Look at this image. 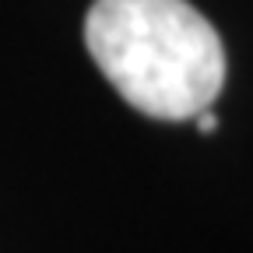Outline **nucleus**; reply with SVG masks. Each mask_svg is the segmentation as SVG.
Returning a JSON list of instances; mask_svg holds the SVG:
<instances>
[{
    "mask_svg": "<svg viewBox=\"0 0 253 253\" xmlns=\"http://www.w3.org/2000/svg\"><path fill=\"white\" fill-rule=\"evenodd\" d=\"M84 46L123 102L155 120H194L225 84V49L186 0H95Z\"/></svg>",
    "mask_w": 253,
    "mask_h": 253,
    "instance_id": "nucleus-1",
    "label": "nucleus"
},
{
    "mask_svg": "<svg viewBox=\"0 0 253 253\" xmlns=\"http://www.w3.org/2000/svg\"><path fill=\"white\" fill-rule=\"evenodd\" d=\"M194 120H197V130H201V134H214V130H218V116H214V113H208V109H204V113H197Z\"/></svg>",
    "mask_w": 253,
    "mask_h": 253,
    "instance_id": "nucleus-2",
    "label": "nucleus"
}]
</instances>
